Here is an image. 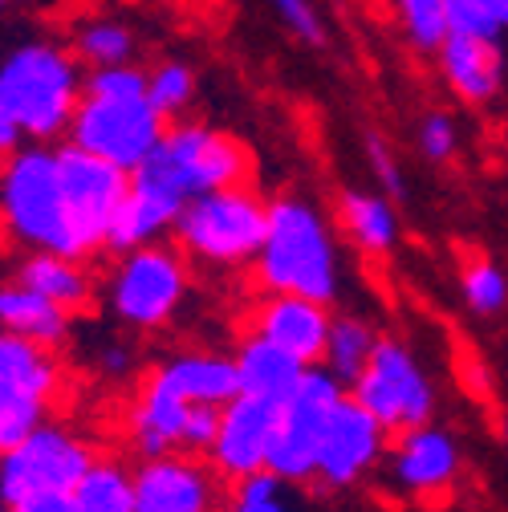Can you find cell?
<instances>
[{"label": "cell", "instance_id": "obj_1", "mask_svg": "<svg viewBox=\"0 0 508 512\" xmlns=\"http://www.w3.org/2000/svg\"><path fill=\"white\" fill-rule=\"evenodd\" d=\"M261 293H293L334 305L342 293V248L334 220L301 191H281L269 200V228L252 261Z\"/></svg>", "mask_w": 508, "mask_h": 512}, {"label": "cell", "instance_id": "obj_2", "mask_svg": "<svg viewBox=\"0 0 508 512\" xmlns=\"http://www.w3.org/2000/svg\"><path fill=\"white\" fill-rule=\"evenodd\" d=\"M86 94L82 61L70 45L29 37L0 53V110L29 143H57L70 135V122Z\"/></svg>", "mask_w": 508, "mask_h": 512}, {"label": "cell", "instance_id": "obj_3", "mask_svg": "<svg viewBox=\"0 0 508 512\" xmlns=\"http://www.w3.org/2000/svg\"><path fill=\"white\" fill-rule=\"evenodd\" d=\"M0 236L21 252L86 261L57 171V143H29L0 163Z\"/></svg>", "mask_w": 508, "mask_h": 512}, {"label": "cell", "instance_id": "obj_4", "mask_svg": "<svg viewBox=\"0 0 508 512\" xmlns=\"http://www.w3.org/2000/svg\"><path fill=\"white\" fill-rule=\"evenodd\" d=\"M269 228V200L257 183L204 191L175 220V244L200 269L240 273L252 269Z\"/></svg>", "mask_w": 508, "mask_h": 512}, {"label": "cell", "instance_id": "obj_5", "mask_svg": "<svg viewBox=\"0 0 508 512\" xmlns=\"http://www.w3.org/2000/svg\"><path fill=\"white\" fill-rule=\"evenodd\" d=\"M187 293H192V261L167 240L122 252L106 277V309L135 334L167 330Z\"/></svg>", "mask_w": 508, "mask_h": 512}, {"label": "cell", "instance_id": "obj_6", "mask_svg": "<svg viewBox=\"0 0 508 512\" xmlns=\"http://www.w3.org/2000/svg\"><path fill=\"white\" fill-rule=\"evenodd\" d=\"M350 399L362 403L378 423H383L387 435L415 431V427L431 423L435 411H439L435 378L427 374L415 346L403 342V338L378 342L366 370L350 382Z\"/></svg>", "mask_w": 508, "mask_h": 512}, {"label": "cell", "instance_id": "obj_7", "mask_svg": "<svg viewBox=\"0 0 508 512\" xmlns=\"http://www.w3.org/2000/svg\"><path fill=\"white\" fill-rule=\"evenodd\" d=\"M94 447L61 423H41L13 452L0 456V496L5 508L45 496H70L94 468Z\"/></svg>", "mask_w": 508, "mask_h": 512}, {"label": "cell", "instance_id": "obj_8", "mask_svg": "<svg viewBox=\"0 0 508 512\" xmlns=\"http://www.w3.org/2000/svg\"><path fill=\"white\" fill-rule=\"evenodd\" d=\"M346 395H350V387L338 382L326 366H309L301 374V382L277 407L269 472H277L285 484H309L317 476V452H322L326 423Z\"/></svg>", "mask_w": 508, "mask_h": 512}, {"label": "cell", "instance_id": "obj_9", "mask_svg": "<svg viewBox=\"0 0 508 512\" xmlns=\"http://www.w3.org/2000/svg\"><path fill=\"white\" fill-rule=\"evenodd\" d=\"M61 399V366L49 346L0 334V456L13 452Z\"/></svg>", "mask_w": 508, "mask_h": 512}, {"label": "cell", "instance_id": "obj_10", "mask_svg": "<svg viewBox=\"0 0 508 512\" xmlns=\"http://www.w3.org/2000/svg\"><path fill=\"white\" fill-rule=\"evenodd\" d=\"M155 155L167 163V171L192 200L204 196V191L252 183V175H257V159H252L248 143L204 118L167 122V135Z\"/></svg>", "mask_w": 508, "mask_h": 512}, {"label": "cell", "instance_id": "obj_11", "mask_svg": "<svg viewBox=\"0 0 508 512\" xmlns=\"http://www.w3.org/2000/svg\"><path fill=\"white\" fill-rule=\"evenodd\" d=\"M163 135H167V118L147 98L82 94L66 139L122 171H135L139 163H147L159 151Z\"/></svg>", "mask_w": 508, "mask_h": 512}, {"label": "cell", "instance_id": "obj_12", "mask_svg": "<svg viewBox=\"0 0 508 512\" xmlns=\"http://www.w3.org/2000/svg\"><path fill=\"white\" fill-rule=\"evenodd\" d=\"M57 171H61V191H66L78 244L86 256H94L106 248L110 224L126 200V191H131V171L74 147L70 139L57 143Z\"/></svg>", "mask_w": 508, "mask_h": 512}, {"label": "cell", "instance_id": "obj_13", "mask_svg": "<svg viewBox=\"0 0 508 512\" xmlns=\"http://www.w3.org/2000/svg\"><path fill=\"white\" fill-rule=\"evenodd\" d=\"M228 480L204 456H159L135 468V512H224Z\"/></svg>", "mask_w": 508, "mask_h": 512}, {"label": "cell", "instance_id": "obj_14", "mask_svg": "<svg viewBox=\"0 0 508 512\" xmlns=\"http://www.w3.org/2000/svg\"><path fill=\"white\" fill-rule=\"evenodd\" d=\"M391 447L387 427L378 423L362 403H354L350 395L338 403V411L326 423V439L322 452H317V476L313 484L322 488H354L370 468L383 464Z\"/></svg>", "mask_w": 508, "mask_h": 512}, {"label": "cell", "instance_id": "obj_15", "mask_svg": "<svg viewBox=\"0 0 508 512\" xmlns=\"http://www.w3.org/2000/svg\"><path fill=\"white\" fill-rule=\"evenodd\" d=\"M435 74L460 106L468 110H492L508 102V53L504 41L448 33L443 45L431 53Z\"/></svg>", "mask_w": 508, "mask_h": 512}, {"label": "cell", "instance_id": "obj_16", "mask_svg": "<svg viewBox=\"0 0 508 512\" xmlns=\"http://www.w3.org/2000/svg\"><path fill=\"white\" fill-rule=\"evenodd\" d=\"M277 407L281 403L261 399V395H236L232 403L220 407V431H216V443H212L208 460L228 484L269 468Z\"/></svg>", "mask_w": 508, "mask_h": 512}, {"label": "cell", "instance_id": "obj_17", "mask_svg": "<svg viewBox=\"0 0 508 512\" xmlns=\"http://www.w3.org/2000/svg\"><path fill=\"white\" fill-rule=\"evenodd\" d=\"M460 443L448 427L439 423H423L415 431H403V435H391V447H387V468H391V480L399 484V492L407 496H443L456 476H460Z\"/></svg>", "mask_w": 508, "mask_h": 512}, {"label": "cell", "instance_id": "obj_18", "mask_svg": "<svg viewBox=\"0 0 508 512\" xmlns=\"http://www.w3.org/2000/svg\"><path fill=\"white\" fill-rule=\"evenodd\" d=\"M330 326H334V309L326 301L293 297V293H265L248 322L252 334L269 338L273 346H281L305 366H322Z\"/></svg>", "mask_w": 508, "mask_h": 512}, {"label": "cell", "instance_id": "obj_19", "mask_svg": "<svg viewBox=\"0 0 508 512\" xmlns=\"http://www.w3.org/2000/svg\"><path fill=\"white\" fill-rule=\"evenodd\" d=\"M187 403L171 382L151 366L143 387L126 411V439H131V452L139 460H159V456H175L183 452V427H187Z\"/></svg>", "mask_w": 508, "mask_h": 512}, {"label": "cell", "instance_id": "obj_20", "mask_svg": "<svg viewBox=\"0 0 508 512\" xmlns=\"http://www.w3.org/2000/svg\"><path fill=\"white\" fill-rule=\"evenodd\" d=\"M334 220H338L342 240L358 256H366V261H383V256H391L403 240L399 204L391 196H383L374 183L370 187H342Z\"/></svg>", "mask_w": 508, "mask_h": 512}, {"label": "cell", "instance_id": "obj_21", "mask_svg": "<svg viewBox=\"0 0 508 512\" xmlns=\"http://www.w3.org/2000/svg\"><path fill=\"white\" fill-rule=\"evenodd\" d=\"M187 403H212L224 407L240 395L236 358L220 350H179L155 366Z\"/></svg>", "mask_w": 508, "mask_h": 512}, {"label": "cell", "instance_id": "obj_22", "mask_svg": "<svg viewBox=\"0 0 508 512\" xmlns=\"http://www.w3.org/2000/svg\"><path fill=\"white\" fill-rule=\"evenodd\" d=\"M70 322H74V313H66L45 293L21 285L17 277L0 281V334H17L25 342L57 350L70 338Z\"/></svg>", "mask_w": 508, "mask_h": 512}, {"label": "cell", "instance_id": "obj_23", "mask_svg": "<svg viewBox=\"0 0 508 512\" xmlns=\"http://www.w3.org/2000/svg\"><path fill=\"white\" fill-rule=\"evenodd\" d=\"M13 277L37 293H45L49 301H57L66 313H86L94 309V273L86 269V261L61 252H21V261L13 269Z\"/></svg>", "mask_w": 508, "mask_h": 512}, {"label": "cell", "instance_id": "obj_24", "mask_svg": "<svg viewBox=\"0 0 508 512\" xmlns=\"http://www.w3.org/2000/svg\"><path fill=\"white\" fill-rule=\"evenodd\" d=\"M232 358H236V374H240V395H261L273 403H281L301 382V374L309 370L305 362H297L293 354H285L281 346H273L269 338L252 334V330L236 342Z\"/></svg>", "mask_w": 508, "mask_h": 512}, {"label": "cell", "instance_id": "obj_25", "mask_svg": "<svg viewBox=\"0 0 508 512\" xmlns=\"http://www.w3.org/2000/svg\"><path fill=\"white\" fill-rule=\"evenodd\" d=\"M66 45L74 49V57L82 61L86 70L131 66L135 53H139L135 29L126 21H118V17H86V21H78Z\"/></svg>", "mask_w": 508, "mask_h": 512}, {"label": "cell", "instance_id": "obj_26", "mask_svg": "<svg viewBox=\"0 0 508 512\" xmlns=\"http://www.w3.org/2000/svg\"><path fill=\"white\" fill-rule=\"evenodd\" d=\"M378 342H383V334H378V326L370 322V317H362V313H334L322 366L338 382H346V387H350V382L366 370V362L378 350Z\"/></svg>", "mask_w": 508, "mask_h": 512}, {"label": "cell", "instance_id": "obj_27", "mask_svg": "<svg viewBox=\"0 0 508 512\" xmlns=\"http://www.w3.org/2000/svg\"><path fill=\"white\" fill-rule=\"evenodd\" d=\"M74 508L78 512H135V468H126L122 460H110V456H98L94 468L74 488Z\"/></svg>", "mask_w": 508, "mask_h": 512}, {"label": "cell", "instance_id": "obj_28", "mask_svg": "<svg viewBox=\"0 0 508 512\" xmlns=\"http://www.w3.org/2000/svg\"><path fill=\"white\" fill-rule=\"evenodd\" d=\"M456 289L460 301L472 317L480 322H492V317L508 313V269L492 256H468L456 273Z\"/></svg>", "mask_w": 508, "mask_h": 512}, {"label": "cell", "instance_id": "obj_29", "mask_svg": "<svg viewBox=\"0 0 508 512\" xmlns=\"http://www.w3.org/2000/svg\"><path fill=\"white\" fill-rule=\"evenodd\" d=\"M196 94H200V78L192 70V61L183 57H163L147 70V102L167 118H187V110L196 106Z\"/></svg>", "mask_w": 508, "mask_h": 512}, {"label": "cell", "instance_id": "obj_30", "mask_svg": "<svg viewBox=\"0 0 508 512\" xmlns=\"http://www.w3.org/2000/svg\"><path fill=\"white\" fill-rule=\"evenodd\" d=\"M387 5L399 37L415 53L431 57L443 45V37H448V0H387Z\"/></svg>", "mask_w": 508, "mask_h": 512}, {"label": "cell", "instance_id": "obj_31", "mask_svg": "<svg viewBox=\"0 0 508 512\" xmlns=\"http://www.w3.org/2000/svg\"><path fill=\"white\" fill-rule=\"evenodd\" d=\"M415 151L431 167H448L460 155V122L443 106H431L415 122Z\"/></svg>", "mask_w": 508, "mask_h": 512}, {"label": "cell", "instance_id": "obj_32", "mask_svg": "<svg viewBox=\"0 0 508 512\" xmlns=\"http://www.w3.org/2000/svg\"><path fill=\"white\" fill-rule=\"evenodd\" d=\"M362 155L370 163V179L374 187L383 191V196H391L395 204H407L411 200V179L399 163V151L391 147V139L383 131H362Z\"/></svg>", "mask_w": 508, "mask_h": 512}, {"label": "cell", "instance_id": "obj_33", "mask_svg": "<svg viewBox=\"0 0 508 512\" xmlns=\"http://www.w3.org/2000/svg\"><path fill=\"white\" fill-rule=\"evenodd\" d=\"M448 33L504 41L508 37V0H448Z\"/></svg>", "mask_w": 508, "mask_h": 512}, {"label": "cell", "instance_id": "obj_34", "mask_svg": "<svg viewBox=\"0 0 508 512\" xmlns=\"http://www.w3.org/2000/svg\"><path fill=\"white\" fill-rule=\"evenodd\" d=\"M289 484L277 472H252L244 480L232 484L228 492V512H293L289 504Z\"/></svg>", "mask_w": 508, "mask_h": 512}, {"label": "cell", "instance_id": "obj_35", "mask_svg": "<svg viewBox=\"0 0 508 512\" xmlns=\"http://www.w3.org/2000/svg\"><path fill=\"white\" fill-rule=\"evenodd\" d=\"M265 5L273 9V17L281 21V29L309 45V49H322L330 41V25H326V13L317 0H265Z\"/></svg>", "mask_w": 508, "mask_h": 512}, {"label": "cell", "instance_id": "obj_36", "mask_svg": "<svg viewBox=\"0 0 508 512\" xmlns=\"http://www.w3.org/2000/svg\"><path fill=\"white\" fill-rule=\"evenodd\" d=\"M86 94L94 98H147V70L143 66H102L86 70Z\"/></svg>", "mask_w": 508, "mask_h": 512}, {"label": "cell", "instance_id": "obj_37", "mask_svg": "<svg viewBox=\"0 0 508 512\" xmlns=\"http://www.w3.org/2000/svg\"><path fill=\"white\" fill-rule=\"evenodd\" d=\"M220 431V407L212 403H192L187 411V427H183V452L187 456H208Z\"/></svg>", "mask_w": 508, "mask_h": 512}, {"label": "cell", "instance_id": "obj_38", "mask_svg": "<svg viewBox=\"0 0 508 512\" xmlns=\"http://www.w3.org/2000/svg\"><path fill=\"white\" fill-rule=\"evenodd\" d=\"M21 147H29V139H25V131H21V126L5 114V110H0V163H5V159H13Z\"/></svg>", "mask_w": 508, "mask_h": 512}, {"label": "cell", "instance_id": "obj_39", "mask_svg": "<svg viewBox=\"0 0 508 512\" xmlns=\"http://www.w3.org/2000/svg\"><path fill=\"white\" fill-rule=\"evenodd\" d=\"M102 366H106L110 374H122L126 366H131V354H126L122 346H106V350H102Z\"/></svg>", "mask_w": 508, "mask_h": 512}, {"label": "cell", "instance_id": "obj_40", "mask_svg": "<svg viewBox=\"0 0 508 512\" xmlns=\"http://www.w3.org/2000/svg\"><path fill=\"white\" fill-rule=\"evenodd\" d=\"M21 5H25V0H0V21H5V17H13Z\"/></svg>", "mask_w": 508, "mask_h": 512}, {"label": "cell", "instance_id": "obj_41", "mask_svg": "<svg viewBox=\"0 0 508 512\" xmlns=\"http://www.w3.org/2000/svg\"><path fill=\"white\" fill-rule=\"evenodd\" d=\"M504 139H508V110H504Z\"/></svg>", "mask_w": 508, "mask_h": 512}, {"label": "cell", "instance_id": "obj_42", "mask_svg": "<svg viewBox=\"0 0 508 512\" xmlns=\"http://www.w3.org/2000/svg\"><path fill=\"white\" fill-rule=\"evenodd\" d=\"M0 508H5V496H0Z\"/></svg>", "mask_w": 508, "mask_h": 512}, {"label": "cell", "instance_id": "obj_43", "mask_svg": "<svg viewBox=\"0 0 508 512\" xmlns=\"http://www.w3.org/2000/svg\"><path fill=\"white\" fill-rule=\"evenodd\" d=\"M0 512H13V508H0Z\"/></svg>", "mask_w": 508, "mask_h": 512}, {"label": "cell", "instance_id": "obj_44", "mask_svg": "<svg viewBox=\"0 0 508 512\" xmlns=\"http://www.w3.org/2000/svg\"><path fill=\"white\" fill-rule=\"evenodd\" d=\"M224 512H228V508H224Z\"/></svg>", "mask_w": 508, "mask_h": 512}]
</instances>
